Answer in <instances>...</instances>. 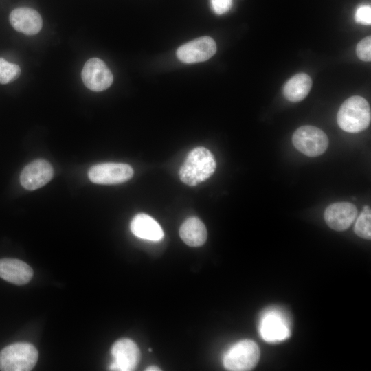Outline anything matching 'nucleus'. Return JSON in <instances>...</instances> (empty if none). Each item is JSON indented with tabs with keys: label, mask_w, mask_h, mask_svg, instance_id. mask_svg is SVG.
Returning a JSON list of instances; mask_svg holds the SVG:
<instances>
[{
	"label": "nucleus",
	"mask_w": 371,
	"mask_h": 371,
	"mask_svg": "<svg viewBox=\"0 0 371 371\" xmlns=\"http://www.w3.org/2000/svg\"><path fill=\"white\" fill-rule=\"evenodd\" d=\"M216 166L212 153L205 147H196L187 155L179 168V176L184 183L194 186L208 179Z\"/></svg>",
	"instance_id": "nucleus-1"
},
{
	"label": "nucleus",
	"mask_w": 371,
	"mask_h": 371,
	"mask_svg": "<svg viewBox=\"0 0 371 371\" xmlns=\"http://www.w3.org/2000/svg\"><path fill=\"white\" fill-rule=\"evenodd\" d=\"M371 111L368 101L359 95L352 96L341 105L337 122L339 126L348 133H359L368 127Z\"/></svg>",
	"instance_id": "nucleus-2"
},
{
	"label": "nucleus",
	"mask_w": 371,
	"mask_h": 371,
	"mask_svg": "<svg viewBox=\"0 0 371 371\" xmlns=\"http://www.w3.org/2000/svg\"><path fill=\"white\" fill-rule=\"evenodd\" d=\"M38 353L30 343L18 342L5 347L0 352V370L29 371L36 365Z\"/></svg>",
	"instance_id": "nucleus-3"
},
{
	"label": "nucleus",
	"mask_w": 371,
	"mask_h": 371,
	"mask_svg": "<svg viewBox=\"0 0 371 371\" xmlns=\"http://www.w3.org/2000/svg\"><path fill=\"white\" fill-rule=\"evenodd\" d=\"M260 358V349L251 340H241L233 345L223 357V365L228 370L247 371L254 368Z\"/></svg>",
	"instance_id": "nucleus-4"
},
{
	"label": "nucleus",
	"mask_w": 371,
	"mask_h": 371,
	"mask_svg": "<svg viewBox=\"0 0 371 371\" xmlns=\"http://www.w3.org/2000/svg\"><path fill=\"white\" fill-rule=\"evenodd\" d=\"M293 146L300 152L308 157L323 154L328 146V139L320 128L313 126L298 128L292 137Z\"/></svg>",
	"instance_id": "nucleus-5"
},
{
	"label": "nucleus",
	"mask_w": 371,
	"mask_h": 371,
	"mask_svg": "<svg viewBox=\"0 0 371 371\" xmlns=\"http://www.w3.org/2000/svg\"><path fill=\"white\" fill-rule=\"evenodd\" d=\"M259 332L266 341L279 342L290 336V324L281 311L271 309L263 314L260 322Z\"/></svg>",
	"instance_id": "nucleus-6"
},
{
	"label": "nucleus",
	"mask_w": 371,
	"mask_h": 371,
	"mask_svg": "<svg viewBox=\"0 0 371 371\" xmlns=\"http://www.w3.org/2000/svg\"><path fill=\"white\" fill-rule=\"evenodd\" d=\"M133 175L131 166L122 163H103L93 166L88 172L89 179L98 184H117L129 180Z\"/></svg>",
	"instance_id": "nucleus-7"
},
{
	"label": "nucleus",
	"mask_w": 371,
	"mask_h": 371,
	"mask_svg": "<svg viewBox=\"0 0 371 371\" xmlns=\"http://www.w3.org/2000/svg\"><path fill=\"white\" fill-rule=\"evenodd\" d=\"M113 361L111 370H134L140 359V352L137 344L131 339L124 338L115 341L111 348Z\"/></svg>",
	"instance_id": "nucleus-8"
},
{
	"label": "nucleus",
	"mask_w": 371,
	"mask_h": 371,
	"mask_svg": "<svg viewBox=\"0 0 371 371\" xmlns=\"http://www.w3.org/2000/svg\"><path fill=\"white\" fill-rule=\"evenodd\" d=\"M84 85L93 91H102L109 88L113 76L104 61L98 58L89 59L82 70Z\"/></svg>",
	"instance_id": "nucleus-9"
},
{
	"label": "nucleus",
	"mask_w": 371,
	"mask_h": 371,
	"mask_svg": "<svg viewBox=\"0 0 371 371\" xmlns=\"http://www.w3.org/2000/svg\"><path fill=\"white\" fill-rule=\"evenodd\" d=\"M216 51L215 41L210 36H202L179 47L177 56L183 63H194L210 59Z\"/></svg>",
	"instance_id": "nucleus-10"
},
{
	"label": "nucleus",
	"mask_w": 371,
	"mask_h": 371,
	"mask_svg": "<svg viewBox=\"0 0 371 371\" xmlns=\"http://www.w3.org/2000/svg\"><path fill=\"white\" fill-rule=\"evenodd\" d=\"M53 175L54 170L49 161L36 159L23 168L20 175V182L24 188L34 190L48 183Z\"/></svg>",
	"instance_id": "nucleus-11"
},
{
	"label": "nucleus",
	"mask_w": 371,
	"mask_h": 371,
	"mask_svg": "<svg viewBox=\"0 0 371 371\" xmlns=\"http://www.w3.org/2000/svg\"><path fill=\"white\" fill-rule=\"evenodd\" d=\"M357 215L355 205L348 202H339L330 205L324 212L326 224L333 229L344 231L353 223Z\"/></svg>",
	"instance_id": "nucleus-12"
},
{
	"label": "nucleus",
	"mask_w": 371,
	"mask_h": 371,
	"mask_svg": "<svg viewBox=\"0 0 371 371\" xmlns=\"http://www.w3.org/2000/svg\"><path fill=\"white\" fill-rule=\"evenodd\" d=\"M9 19L16 31L26 35L36 34L42 27L41 16L32 8H17L11 12Z\"/></svg>",
	"instance_id": "nucleus-13"
},
{
	"label": "nucleus",
	"mask_w": 371,
	"mask_h": 371,
	"mask_svg": "<svg viewBox=\"0 0 371 371\" xmlns=\"http://www.w3.org/2000/svg\"><path fill=\"white\" fill-rule=\"evenodd\" d=\"M33 276L32 269L25 262L15 258L0 259V278L17 285L25 284Z\"/></svg>",
	"instance_id": "nucleus-14"
},
{
	"label": "nucleus",
	"mask_w": 371,
	"mask_h": 371,
	"mask_svg": "<svg viewBox=\"0 0 371 371\" xmlns=\"http://www.w3.org/2000/svg\"><path fill=\"white\" fill-rule=\"evenodd\" d=\"M131 230L138 238L159 241L164 237V232L159 224L146 214H138L131 221Z\"/></svg>",
	"instance_id": "nucleus-15"
},
{
	"label": "nucleus",
	"mask_w": 371,
	"mask_h": 371,
	"mask_svg": "<svg viewBox=\"0 0 371 371\" xmlns=\"http://www.w3.org/2000/svg\"><path fill=\"white\" fill-rule=\"evenodd\" d=\"M182 240L190 247H200L207 239V229L203 223L197 217L187 218L179 229Z\"/></svg>",
	"instance_id": "nucleus-16"
},
{
	"label": "nucleus",
	"mask_w": 371,
	"mask_h": 371,
	"mask_svg": "<svg viewBox=\"0 0 371 371\" xmlns=\"http://www.w3.org/2000/svg\"><path fill=\"white\" fill-rule=\"evenodd\" d=\"M311 87L312 80L308 74H297L285 83L283 94L291 102H300L308 94Z\"/></svg>",
	"instance_id": "nucleus-17"
},
{
	"label": "nucleus",
	"mask_w": 371,
	"mask_h": 371,
	"mask_svg": "<svg viewBox=\"0 0 371 371\" xmlns=\"http://www.w3.org/2000/svg\"><path fill=\"white\" fill-rule=\"evenodd\" d=\"M355 234L363 238H371V212L368 206H365L363 210L359 216L355 225Z\"/></svg>",
	"instance_id": "nucleus-18"
},
{
	"label": "nucleus",
	"mask_w": 371,
	"mask_h": 371,
	"mask_svg": "<svg viewBox=\"0 0 371 371\" xmlns=\"http://www.w3.org/2000/svg\"><path fill=\"white\" fill-rule=\"evenodd\" d=\"M21 74L19 65L0 58V84H8L15 80Z\"/></svg>",
	"instance_id": "nucleus-19"
},
{
	"label": "nucleus",
	"mask_w": 371,
	"mask_h": 371,
	"mask_svg": "<svg viewBox=\"0 0 371 371\" xmlns=\"http://www.w3.org/2000/svg\"><path fill=\"white\" fill-rule=\"evenodd\" d=\"M356 52L360 60L366 62L371 60V37L370 36L359 42Z\"/></svg>",
	"instance_id": "nucleus-20"
},
{
	"label": "nucleus",
	"mask_w": 371,
	"mask_h": 371,
	"mask_svg": "<svg viewBox=\"0 0 371 371\" xmlns=\"http://www.w3.org/2000/svg\"><path fill=\"white\" fill-rule=\"evenodd\" d=\"M355 21L358 23L369 25L371 24V7L370 5H361L355 14Z\"/></svg>",
	"instance_id": "nucleus-21"
},
{
	"label": "nucleus",
	"mask_w": 371,
	"mask_h": 371,
	"mask_svg": "<svg viewBox=\"0 0 371 371\" xmlns=\"http://www.w3.org/2000/svg\"><path fill=\"white\" fill-rule=\"evenodd\" d=\"M212 8L217 14L227 12L231 8L232 0H210Z\"/></svg>",
	"instance_id": "nucleus-22"
},
{
	"label": "nucleus",
	"mask_w": 371,
	"mask_h": 371,
	"mask_svg": "<svg viewBox=\"0 0 371 371\" xmlns=\"http://www.w3.org/2000/svg\"><path fill=\"white\" fill-rule=\"evenodd\" d=\"M146 370H148V371H157V370H161L157 366H152L148 367L146 369Z\"/></svg>",
	"instance_id": "nucleus-23"
}]
</instances>
